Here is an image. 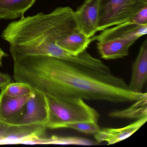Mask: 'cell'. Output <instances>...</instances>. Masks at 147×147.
<instances>
[{
	"label": "cell",
	"mask_w": 147,
	"mask_h": 147,
	"mask_svg": "<svg viewBox=\"0 0 147 147\" xmlns=\"http://www.w3.org/2000/svg\"><path fill=\"white\" fill-rule=\"evenodd\" d=\"M126 22L139 25H147V6L140 9Z\"/></svg>",
	"instance_id": "e0dca14e"
},
{
	"label": "cell",
	"mask_w": 147,
	"mask_h": 147,
	"mask_svg": "<svg viewBox=\"0 0 147 147\" xmlns=\"http://www.w3.org/2000/svg\"><path fill=\"white\" fill-rule=\"evenodd\" d=\"M46 129V126L42 124L10 125L0 145L22 144L30 138L43 137Z\"/></svg>",
	"instance_id": "52a82bcc"
},
{
	"label": "cell",
	"mask_w": 147,
	"mask_h": 147,
	"mask_svg": "<svg viewBox=\"0 0 147 147\" xmlns=\"http://www.w3.org/2000/svg\"><path fill=\"white\" fill-rule=\"evenodd\" d=\"M34 89L29 85L23 82H18L9 83L1 89L3 94L11 97H20L31 94Z\"/></svg>",
	"instance_id": "9a60e30c"
},
{
	"label": "cell",
	"mask_w": 147,
	"mask_h": 147,
	"mask_svg": "<svg viewBox=\"0 0 147 147\" xmlns=\"http://www.w3.org/2000/svg\"><path fill=\"white\" fill-rule=\"evenodd\" d=\"M10 126V125L0 121V142L3 139V137Z\"/></svg>",
	"instance_id": "d6986e66"
},
{
	"label": "cell",
	"mask_w": 147,
	"mask_h": 147,
	"mask_svg": "<svg viewBox=\"0 0 147 147\" xmlns=\"http://www.w3.org/2000/svg\"><path fill=\"white\" fill-rule=\"evenodd\" d=\"M30 95L11 97L0 93V121L11 125L21 115Z\"/></svg>",
	"instance_id": "9c48e42d"
},
{
	"label": "cell",
	"mask_w": 147,
	"mask_h": 147,
	"mask_svg": "<svg viewBox=\"0 0 147 147\" xmlns=\"http://www.w3.org/2000/svg\"><path fill=\"white\" fill-rule=\"evenodd\" d=\"M92 41V38L88 37L80 30H77L58 39L56 44L61 49L77 55L86 50Z\"/></svg>",
	"instance_id": "7c38bea8"
},
{
	"label": "cell",
	"mask_w": 147,
	"mask_h": 147,
	"mask_svg": "<svg viewBox=\"0 0 147 147\" xmlns=\"http://www.w3.org/2000/svg\"><path fill=\"white\" fill-rule=\"evenodd\" d=\"M98 0H86L77 11L75 17L79 30L89 38L98 31Z\"/></svg>",
	"instance_id": "5b68a950"
},
{
	"label": "cell",
	"mask_w": 147,
	"mask_h": 147,
	"mask_svg": "<svg viewBox=\"0 0 147 147\" xmlns=\"http://www.w3.org/2000/svg\"><path fill=\"white\" fill-rule=\"evenodd\" d=\"M98 36L92 37L93 41L98 42L114 39H131L136 41L147 33V25H139L127 22L102 31Z\"/></svg>",
	"instance_id": "8992f818"
},
{
	"label": "cell",
	"mask_w": 147,
	"mask_h": 147,
	"mask_svg": "<svg viewBox=\"0 0 147 147\" xmlns=\"http://www.w3.org/2000/svg\"><path fill=\"white\" fill-rule=\"evenodd\" d=\"M145 2H147V0H143Z\"/></svg>",
	"instance_id": "44dd1931"
},
{
	"label": "cell",
	"mask_w": 147,
	"mask_h": 147,
	"mask_svg": "<svg viewBox=\"0 0 147 147\" xmlns=\"http://www.w3.org/2000/svg\"><path fill=\"white\" fill-rule=\"evenodd\" d=\"M48 115L46 95L34 89V92L26 101L21 115L11 125L42 124L45 125Z\"/></svg>",
	"instance_id": "277c9868"
},
{
	"label": "cell",
	"mask_w": 147,
	"mask_h": 147,
	"mask_svg": "<svg viewBox=\"0 0 147 147\" xmlns=\"http://www.w3.org/2000/svg\"><path fill=\"white\" fill-rule=\"evenodd\" d=\"M128 108L110 113V117L119 118L138 119L147 117V96L134 101Z\"/></svg>",
	"instance_id": "5bb4252c"
},
{
	"label": "cell",
	"mask_w": 147,
	"mask_h": 147,
	"mask_svg": "<svg viewBox=\"0 0 147 147\" xmlns=\"http://www.w3.org/2000/svg\"><path fill=\"white\" fill-rule=\"evenodd\" d=\"M147 120V117L136 120L134 123L120 128H104L94 134L97 142H106L111 145L121 142L129 138L139 129Z\"/></svg>",
	"instance_id": "ba28073f"
},
{
	"label": "cell",
	"mask_w": 147,
	"mask_h": 147,
	"mask_svg": "<svg viewBox=\"0 0 147 147\" xmlns=\"http://www.w3.org/2000/svg\"><path fill=\"white\" fill-rule=\"evenodd\" d=\"M46 96L48 110L46 128L61 129L68 124L84 121L98 123V113L82 99Z\"/></svg>",
	"instance_id": "7a4b0ae2"
},
{
	"label": "cell",
	"mask_w": 147,
	"mask_h": 147,
	"mask_svg": "<svg viewBox=\"0 0 147 147\" xmlns=\"http://www.w3.org/2000/svg\"><path fill=\"white\" fill-rule=\"evenodd\" d=\"M147 79V40L141 45L132 67L129 89L136 92H142Z\"/></svg>",
	"instance_id": "30bf717a"
},
{
	"label": "cell",
	"mask_w": 147,
	"mask_h": 147,
	"mask_svg": "<svg viewBox=\"0 0 147 147\" xmlns=\"http://www.w3.org/2000/svg\"><path fill=\"white\" fill-rule=\"evenodd\" d=\"M146 6L143 0H98V31L125 22Z\"/></svg>",
	"instance_id": "3957f363"
},
{
	"label": "cell",
	"mask_w": 147,
	"mask_h": 147,
	"mask_svg": "<svg viewBox=\"0 0 147 147\" xmlns=\"http://www.w3.org/2000/svg\"><path fill=\"white\" fill-rule=\"evenodd\" d=\"M11 81V78L10 75L0 72V89L6 86Z\"/></svg>",
	"instance_id": "ac0fdd59"
},
{
	"label": "cell",
	"mask_w": 147,
	"mask_h": 147,
	"mask_svg": "<svg viewBox=\"0 0 147 147\" xmlns=\"http://www.w3.org/2000/svg\"><path fill=\"white\" fill-rule=\"evenodd\" d=\"M63 128H69L87 134H95L100 129L98 123L94 121H84L64 125Z\"/></svg>",
	"instance_id": "2e32d148"
},
{
	"label": "cell",
	"mask_w": 147,
	"mask_h": 147,
	"mask_svg": "<svg viewBox=\"0 0 147 147\" xmlns=\"http://www.w3.org/2000/svg\"><path fill=\"white\" fill-rule=\"evenodd\" d=\"M16 82L47 96L129 103L147 96L131 91L124 80L105 72L55 57L28 56L13 61Z\"/></svg>",
	"instance_id": "6da1fadb"
},
{
	"label": "cell",
	"mask_w": 147,
	"mask_h": 147,
	"mask_svg": "<svg viewBox=\"0 0 147 147\" xmlns=\"http://www.w3.org/2000/svg\"><path fill=\"white\" fill-rule=\"evenodd\" d=\"M36 0H0V19H14L24 17Z\"/></svg>",
	"instance_id": "4fadbf2b"
},
{
	"label": "cell",
	"mask_w": 147,
	"mask_h": 147,
	"mask_svg": "<svg viewBox=\"0 0 147 147\" xmlns=\"http://www.w3.org/2000/svg\"><path fill=\"white\" fill-rule=\"evenodd\" d=\"M7 56V55L1 49H0V67L2 65V58Z\"/></svg>",
	"instance_id": "ffe728a7"
},
{
	"label": "cell",
	"mask_w": 147,
	"mask_h": 147,
	"mask_svg": "<svg viewBox=\"0 0 147 147\" xmlns=\"http://www.w3.org/2000/svg\"><path fill=\"white\" fill-rule=\"evenodd\" d=\"M136 41L131 39H114L98 42L97 49L101 57L105 60L123 58L129 55V49Z\"/></svg>",
	"instance_id": "8fae6325"
}]
</instances>
